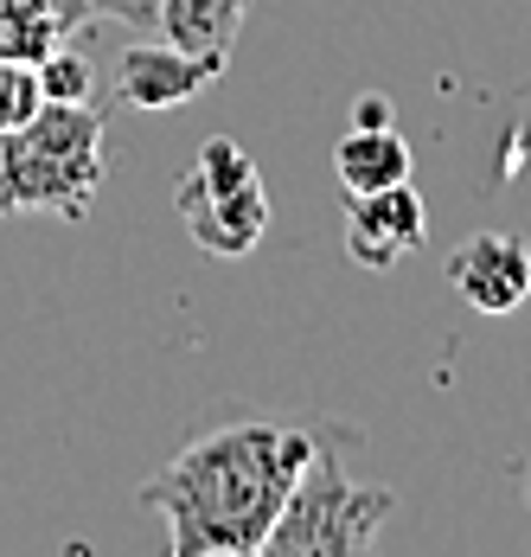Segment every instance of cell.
I'll return each instance as SVG.
<instances>
[{
	"label": "cell",
	"instance_id": "10",
	"mask_svg": "<svg viewBox=\"0 0 531 557\" xmlns=\"http://www.w3.org/2000/svg\"><path fill=\"white\" fill-rule=\"evenodd\" d=\"M333 180L346 193H378L410 180V141L384 122V128H346V141L333 148Z\"/></svg>",
	"mask_w": 531,
	"mask_h": 557
},
{
	"label": "cell",
	"instance_id": "15",
	"mask_svg": "<svg viewBox=\"0 0 531 557\" xmlns=\"http://www.w3.org/2000/svg\"><path fill=\"white\" fill-rule=\"evenodd\" d=\"M526 500H531V474H526Z\"/></svg>",
	"mask_w": 531,
	"mask_h": 557
},
{
	"label": "cell",
	"instance_id": "8",
	"mask_svg": "<svg viewBox=\"0 0 531 557\" xmlns=\"http://www.w3.org/2000/svg\"><path fill=\"white\" fill-rule=\"evenodd\" d=\"M90 20V0H0V58L39 64L64 39H84Z\"/></svg>",
	"mask_w": 531,
	"mask_h": 557
},
{
	"label": "cell",
	"instance_id": "4",
	"mask_svg": "<svg viewBox=\"0 0 531 557\" xmlns=\"http://www.w3.org/2000/svg\"><path fill=\"white\" fill-rule=\"evenodd\" d=\"M173 212L206 257H250L269 231V186L250 148L231 135H212L199 161L186 168V180L173 186Z\"/></svg>",
	"mask_w": 531,
	"mask_h": 557
},
{
	"label": "cell",
	"instance_id": "3",
	"mask_svg": "<svg viewBox=\"0 0 531 557\" xmlns=\"http://www.w3.org/2000/svg\"><path fill=\"white\" fill-rule=\"evenodd\" d=\"M308 436H314L308 461H301V474L288 487L282 519L269 525L263 557H359V552H372L384 519H391V506H397V494L353 474V448H359L353 430L314 423Z\"/></svg>",
	"mask_w": 531,
	"mask_h": 557
},
{
	"label": "cell",
	"instance_id": "12",
	"mask_svg": "<svg viewBox=\"0 0 531 557\" xmlns=\"http://www.w3.org/2000/svg\"><path fill=\"white\" fill-rule=\"evenodd\" d=\"M39 71L33 64H13V58H0V135L7 128H20L26 115H39Z\"/></svg>",
	"mask_w": 531,
	"mask_h": 557
},
{
	"label": "cell",
	"instance_id": "11",
	"mask_svg": "<svg viewBox=\"0 0 531 557\" xmlns=\"http://www.w3.org/2000/svg\"><path fill=\"white\" fill-rule=\"evenodd\" d=\"M39 97L46 103H97V71H90V58L77 39H64L58 52H46L39 64Z\"/></svg>",
	"mask_w": 531,
	"mask_h": 557
},
{
	"label": "cell",
	"instance_id": "9",
	"mask_svg": "<svg viewBox=\"0 0 531 557\" xmlns=\"http://www.w3.org/2000/svg\"><path fill=\"white\" fill-rule=\"evenodd\" d=\"M244 13H250V0H160L155 33L166 46H180V52H193V58H212V64L231 71Z\"/></svg>",
	"mask_w": 531,
	"mask_h": 557
},
{
	"label": "cell",
	"instance_id": "5",
	"mask_svg": "<svg viewBox=\"0 0 531 557\" xmlns=\"http://www.w3.org/2000/svg\"><path fill=\"white\" fill-rule=\"evenodd\" d=\"M429 237V212L410 180L378 186V193H346V257L359 270H397L417 257Z\"/></svg>",
	"mask_w": 531,
	"mask_h": 557
},
{
	"label": "cell",
	"instance_id": "1",
	"mask_svg": "<svg viewBox=\"0 0 531 557\" xmlns=\"http://www.w3.org/2000/svg\"><path fill=\"white\" fill-rule=\"evenodd\" d=\"M308 430H282L263 417L218 423L186 443L135 500L166 519L173 557H263L269 525L282 519L288 487L308 461Z\"/></svg>",
	"mask_w": 531,
	"mask_h": 557
},
{
	"label": "cell",
	"instance_id": "7",
	"mask_svg": "<svg viewBox=\"0 0 531 557\" xmlns=\"http://www.w3.org/2000/svg\"><path fill=\"white\" fill-rule=\"evenodd\" d=\"M218 77H224V64L212 58H193L180 52V46H128V52L115 58V103L122 110H180V103H193V97H206Z\"/></svg>",
	"mask_w": 531,
	"mask_h": 557
},
{
	"label": "cell",
	"instance_id": "13",
	"mask_svg": "<svg viewBox=\"0 0 531 557\" xmlns=\"http://www.w3.org/2000/svg\"><path fill=\"white\" fill-rule=\"evenodd\" d=\"M90 13L128 26V33H155L160 26V0H90Z\"/></svg>",
	"mask_w": 531,
	"mask_h": 557
},
{
	"label": "cell",
	"instance_id": "2",
	"mask_svg": "<svg viewBox=\"0 0 531 557\" xmlns=\"http://www.w3.org/2000/svg\"><path fill=\"white\" fill-rule=\"evenodd\" d=\"M109 103H39L0 135V224L7 219H90L103 193Z\"/></svg>",
	"mask_w": 531,
	"mask_h": 557
},
{
	"label": "cell",
	"instance_id": "6",
	"mask_svg": "<svg viewBox=\"0 0 531 557\" xmlns=\"http://www.w3.org/2000/svg\"><path fill=\"white\" fill-rule=\"evenodd\" d=\"M448 288L474 314H519L531 301V250L513 231H474L448 250Z\"/></svg>",
	"mask_w": 531,
	"mask_h": 557
},
{
	"label": "cell",
	"instance_id": "14",
	"mask_svg": "<svg viewBox=\"0 0 531 557\" xmlns=\"http://www.w3.org/2000/svg\"><path fill=\"white\" fill-rule=\"evenodd\" d=\"M391 122V103L384 97H359V110H353V128H384Z\"/></svg>",
	"mask_w": 531,
	"mask_h": 557
}]
</instances>
